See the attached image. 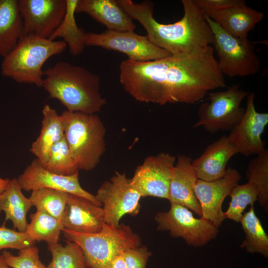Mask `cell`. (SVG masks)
Returning a JSON list of instances; mask_svg holds the SVG:
<instances>
[{
	"instance_id": "6da1fadb",
	"label": "cell",
	"mask_w": 268,
	"mask_h": 268,
	"mask_svg": "<svg viewBox=\"0 0 268 268\" xmlns=\"http://www.w3.org/2000/svg\"><path fill=\"white\" fill-rule=\"evenodd\" d=\"M119 69L124 89L141 102L195 104L210 91L226 87L211 45L147 62L127 59Z\"/></svg>"
},
{
	"instance_id": "7a4b0ae2",
	"label": "cell",
	"mask_w": 268,
	"mask_h": 268,
	"mask_svg": "<svg viewBox=\"0 0 268 268\" xmlns=\"http://www.w3.org/2000/svg\"><path fill=\"white\" fill-rule=\"evenodd\" d=\"M117 1L132 19L142 25L152 44L171 55L189 53L212 44L211 29L193 0L181 1L184 15L180 20L170 24L161 23L155 19L150 1L138 3L131 0Z\"/></svg>"
},
{
	"instance_id": "3957f363",
	"label": "cell",
	"mask_w": 268,
	"mask_h": 268,
	"mask_svg": "<svg viewBox=\"0 0 268 268\" xmlns=\"http://www.w3.org/2000/svg\"><path fill=\"white\" fill-rule=\"evenodd\" d=\"M44 73L42 87L69 112L96 114L106 103L100 91V77L87 69L61 61Z\"/></svg>"
},
{
	"instance_id": "277c9868",
	"label": "cell",
	"mask_w": 268,
	"mask_h": 268,
	"mask_svg": "<svg viewBox=\"0 0 268 268\" xmlns=\"http://www.w3.org/2000/svg\"><path fill=\"white\" fill-rule=\"evenodd\" d=\"M67 47L63 40L24 35L13 49L3 58L0 73L17 82L42 87L44 64L51 57L63 52Z\"/></svg>"
},
{
	"instance_id": "5b68a950",
	"label": "cell",
	"mask_w": 268,
	"mask_h": 268,
	"mask_svg": "<svg viewBox=\"0 0 268 268\" xmlns=\"http://www.w3.org/2000/svg\"><path fill=\"white\" fill-rule=\"evenodd\" d=\"M64 135L78 169H94L106 150L105 127L96 114L64 111Z\"/></svg>"
},
{
	"instance_id": "8992f818",
	"label": "cell",
	"mask_w": 268,
	"mask_h": 268,
	"mask_svg": "<svg viewBox=\"0 0 268 268\" xmlns=\"http://www.w3.org/2000/svg\"><path fill=\"white\" fill-rule=\"evenodd\" d=\"M62 232L67 240L80 247L86 268H108L126 250L141 245L139 236L125 224L114 227L104 223L101 230L96 233H81L65 228Z\"/></svg>"
},
{
	"instance_id": "52a82bcc",
	"label": "cell",
	"mask_w": 268,
	"mask_h": 268,
	"mask_svg": "<svg viewBox=\"0 0 268 268\" xmlns=\"http://www.w3.org/2000/svg\"><path fill=\"white\" fill-rule=\"evenodd\" d=\"M205 18L213 33L212 45L218 56L217 63L221 73L231 77H244L258 73L261 62L248 39L233 36L209 17Z\"/></svg>"
},
{
	"instance_id": "ba28073f",
	"label": "cell",
	"mask_w": 268,
	"mask_h": 268,
	"mask_svg": "<svg viewBox=\"0 0 268 268\" xmlns=\"http://www.w3.org/2000/svg\"><path fill=\"white\" fill-rule=\"evenodd\" d=\"M249 93L241 89L239 84H234L224 91L208 92L207 102L200 106L198 120L193 127H202L211 134L230 131L244 114L245 108L240 105Z\"/></svg>"
},
{
	"instance_id": "9c48e42d",
	"label": "cell",
	"mask_w": 268,
	"mask_h": 268,
	"mask_svg": "<svg viewBox=\"0 0 268 268\" xmlns=\"http://www.w3.org/2000/svg\"><path fill=\"white\" fill-rule=\"evenodd\" d=\"M170 204L168 211L158 212L154 217L158 230L168 231L172 237H181L194 247L203 246L216 237L218 228L209 221L196 218L184 206Z\"/></svg>"
},
{
	"instance_id": "30bf717a",
	"label": "cell",
	"mask_w": 268,
	"mask_h": 268,
	"mask_svg": "<svg viewBox=\"0 0 268 268\" xmlns=\"http://www.w3.org/2000/svg\"><path fill=\"white\" fill-rule=\"evenodd\" d=\"M104 211V222L117 227L125 215L138 214L141 196L133 183L124 173L117 172L105 181L95 195Z\"/></svg>"
},
{
	"instance_id": "8fae6325",
	"label": "cell",
	"mask_w": 268,
	"mask_h": 268,
	"mask_svg": "<svg viewBox=\"0 0 268 268\" xmlns=\"http://www.w3.org/2000/svg\"><path fill=\"white\" fill-rule=\"evenodd\" d=\"M85 45L118 51L126 55L128 60L136 62L156 60L171 55L152 44L146 36L138 35L134 31L107 29L100 33L86 32Z\"/></svg>"
},
{
	"instance_id": "7c38bea8",
	"label": "cell",
	"mask_w": 268,
	"mask_h": 268,
	"mask_svg": "<svg viewBox=\"0 0 268 268\" xmlns=\"http://www.w3.org/2000/svg\"><path fill=\"white\" fill-rule=\"evenodd\" d=\"M24 35L49 39L63 21L66 0H18Z\"/></svg>"
},
{
	"instance_id": "4fadbf2b",
	"label": "cell",
	"mask_w": 268,
	"mask_h": 268,
	"mask_svg": "<svg viewBox=\"0 0 268 268\" xmlns=\"http://www.w3.org/2000/svg\"><path fill=\"white\" fill-rule=\"evenodd\" d=\"M176 157L162 152L146 157L137 167L131 180L141 198L153 197L168 200L169 187Z\"/></svg>"
},
{
	"instance_id": "5bb4252c",
	"label": "cell",
	"mask_w": 268,
	"mask_h": 268,
	"mask_svg": "<svg viewBox=\"0 0 268 268\" xmlns=\"http://www.w3.org/2000/svg\"><path fill=\"white\" fill-rule=\"evenodd\" d=\"M255 96L254 92L248 94L244 114L227 136L237 153L247 156L258 155L265 149L262 135L268 124V113L256 110Z\"/></svg>"
},
{
	"instance_id": "9a60e30c",
	"label": "cell",
	"mask_w": 268,
	"mask_h": 268,
	"mask_svg": "<svg viewBox=\"0 0 268 268\" xmlns=\"http://www.w3.org/2000/svg\"><path fill=\"white\" fill-rule=\"evenodd\" d=\"M241 178L237 170L228 167L224 176L219 179L211 181L198 179L195 192L201 207V217L218 228L226 219L222 211L223 202Z\"/></svg>"
},
{
	"instance_id": "2e32d148",
	"label": "cell",
	"mask_w": 268,
	"mask_h": 268,
	"mask_svg": "<svg viewBox=\"0 0 268 268\" xmlns=\"http://www.w3.org/2000/svg\"><path fill=\"white\" fill-rule=\"evenodd\" d=\"M22 190L29 192L41 188H49L85 198L101 206L95 195L83 189L78 173L70 176L57 174L46 170L37 159L33 160L16 179Z\"/></svg>"
},
{
	"instance_id": "e0dca14e",
	"label": "cell",
	"mask_w": 268,
	"mask_h": 268,
	"mask_svg": "<svg viewBox=\"0 0 268 268\" xmlns=\"http://www.w3.org/2000/svg\"><path fill=\"white\" fill-rule=\"evenodd\" d=\"M61 222L64 228L81 233H96L103 228L104 211L83 197L69 194Z\"/></svg>"
},
{
	"instance_id": "ac0fdd59",
	"label": "cell",
	"mask_w": 268,
	"mask_h": 268,
	"mask_svg": "<svg viewBox=\"0 0 268 268\" xmlns=\"http://www.w3.org/2000/svg\"><path fill=\"white\" fill-rule=\"evenodd\" d=\"M192 162V158L185 155L177 157L172 172L168 200L170 203L186 207L201 217V207L195 192L198 178Z\"/></svg>"
},
{
	"instance_id": "d6986e66",
	"label": "cell",
	"mask_w": 268,
	"mask_h": 268,
	"mask_svg": "<svg viewBox=\"0 0 268 268\" xmlns=\"http://www.w3.org/2000/svg\"><path fill=\"white\" fill-rule=\"evenodd\" d=\"M237 154L228 136L224 135L208 145L199 157L192 160V165L198 179L214 181L224 176L229 160Z\"/></svg>"
},
{
	"instance_id": "ffe728a7",
	"label": "cell",
	"mask_w": 268,
	"mask_h": 268,
	"mask_svg": "<svg viewBox=\"0 0 268 268\" xmlns=\"http://www.w3.org/2000/svg\"><path fill=\"white\" fill-rule=\"evenodd\" d=\"M86 13L108 30L134 31L136 25L115 0H78L75 13Z\"/></svg>"
},
{
	"instance_id": "44dd1931",
	"label": "cell",
	"mask_w": 268,
	"mask_h": 268,
	"mask_svg": "<svg viewBox=\"0 0 268 268\" xmlns=\"http://www.w3.org/2000/svg\"><path fill=\"white\" fill-rule=\"evenodd\" d=\"M209 17L230 35L247 39L248 34L265 17V14L246 5V2L210 14Z\"/></svg>"
},
{
	"instance_id": "7402d4cb",
	"label": "cell",
	"mask_w": 268,
	"mask_h": 268,
	"mask_svg": "<svg viewBox=\"0 0 268 268\" xmlns=\"http://www.w3.org/2000/svg\"><path fill=\"white\" fill-rule=\"evenodd\" d=\"M22 190L16 178L9 180L6 188L0 193V212L5 213L4 222L10 220L15 229L25 232L28 224L27 213L33 205Z\"/></svg>"
},
{
	"instance_id": "603a6c76",
	"label": "cell",
	"mask_w": 268,
	"mask_h": 268,
	"mask_svg": "<svg viewBox=\"0 0 268 268\" xmlns=\"http://www.w3.org/2000/svg\"><path fill=\"white\" fill-rule=\"evenodd\" d=\"M42 114L43 118L40 134L32 143L30 150L43 165L47 160L52 146L65 135L61 115L55 109L46 104Z\"/></svg>"
},
{
	"instance_id": "cb8c5ba5",
	"label": "cell",
	"mask_w": 268,
	"mask_h": 268,
	"mask_svg": "<svg viewBox=\"0 0 268 268\" xmlns=\"http://www.w3.org/2000/svg\"><path fill=\"white\" fill-rule=\"evenodd\" d=\"M24 35L18 0H0V56H7Z\"/></svg>"
},
{
	"instance_id": "d4e9b609",
	"label": "cell",
	"mask_w": 268,
	"mask_h": 268,
	"mask_svg": "<svg viewBox=\"0 0 268 268\" xmlns=\"http://www.w3.org/2000/svg\"><path fill=\"white\" fill-rule=\"evenodd\" d=\"M78 0H66L67 10L65 17L59 26L50 37L55 40L62 37L68 47L70 53L73 56L81 54L85 47V38L86 32L77 25L75 13Z\"/></svg>"
},
{
	"instance_id": "484cf974",
	"label": "cell",
	"mask_w": 268,
	"mask_h": 268,
	"mask_svg": "<svg viewBox=\"0 0 268 268\" xmlns=\"http://www.w3.org/2000/svg\"><path fill=\"white\" fill-rule=\"evenodd\" d=\"M240 223L245 235L240 247L248 253L260 254L268 258V236L256 214L254 205L243 214Z\"/></svg>"
},
{
	"instance_id": "4316f807",
	"label": "cell",
	"mask_w": 268,
	"mask_h": 268,
	"mask_svg": "<svg viewBox=\"0 0 268 268\" xmlns=\"http://www.w3.org/2000/svg\"><path fill=\"white\" fill-rule=\"evenodd\" d=\"M25 233L35 242L44 241L48 245L59 243L60 236L64 228L62 222L42 211L37 210L30 216Z\"/></svg>"
},
{
	"instance_id": "83f0119b",
	"label": "cell",
	"mask_w": 268,
	"mask_h": 268,
	"mask_svg": "<svg viewBox=\"0 0 268 268\" xmlns=\"http://www.w3.org/2000/svg\"><path fill=\"white\" fill-rule=\"evenodd\" d=\"M68 194L59 190L41 188L31 191L29 199L37 210L46 212L61 221Z\"/></svg>"
},
{
	"instance_id": "f1b7e54d",
	"label": "cell",
	"mask_w": 268,
	"mask_h": 268,
	"mask_svg": "<svg viewBox=\"0 0 268 268\" xmlns=\"http://www.w3.org/2000/svg\"><path fill=\"white\" fill-rule=\"evenodd\" d=\"M248 182L254 184L259 192L258 201L267 212L268 210V150L265 149L251 159L247 167Z\"/></svg>"
},
{
	"instance_id": "f546056e",
	"label": "cell",
	"mask_w": 268,
	"mask_h": 268,
	"mask_svg": "<svg viewBox=\"0 0 268 268\" xmlns=\"http://www.w3.org/2000/svg\"><path fill=\"white\" fill-rule=\"evenodd\" d=\"M52 259L47 268H86L82 250L76 243L67 241L64 246L58 243L48 245Z\"/></svg>"
},
{
	"instance_id": "4dcf8cb0",
	"label": "cell",
	"mask_w": 268,
	"mask_h": 268,
	"mask_svg": "<svg viewBox=\"0 0 268 268\" xmlns=\"http://www.w3.org/2000/svg\"><path fill=\"white\" fill-rule=\"evenodd\" d=\"M258 196L257 187L251 182L235 186L229 195L231 200L226 211L224 212L225 218L240 222L246 207L248 205H254L258 201Z\"/></svg>"
},
{
	"instance_id": "1f68e13d",
	"label": "cell",
	"mask_w": 268,
	"mask_h": 268,
	"mask_svg": "<svg viewBox=\"0 0 268 268\" xmlns=\"http://www.w3.org/2000/svg\"><path fill=\"white\" fill-rule=\"evenodd\" d=\"M42 166L49 171L61 175L70 176L78 173V166L65 136L52 146L47 161Z\"/></svg>"
},
{
	"instance_id": "d6a6232c",
	"label": "cell",
	"mask_w": 268,
	"mask_h": 268,
	"mask_svg": "<svg viewBox=\"0 0 268 268\" xmlns=\"http://www.w3.org/2000/svg\"><path fill=\"white\" fill-rule=\"evenodd\" d=\"M1 256L11 268H47L40 261L39 249L35 245L19 250L17 256L6 250L2 252Z\"/></svg>"
},
{
	"instance_id": "836d02e7",
	"label": "cell",
	"mask_w": 268,
	"mask_h": 268,
	"mask_svg": "<svg viewBox=\"0 0 268 268\" xmlns=\"http://www.w3.org/2000/svg\"><path fill=\"white\" fill-rule=\"evenodd\" d=\"M36 242L25 232H21L5 226V222L0 226V251L3 249H14L21 250L35 245Z\"/></svg>"
},
{
	"instance_id": "e575fe53",
	"label": "cell",
	"mask_w": 268,
	"mask_h": 268,
	"mask_svg": "<svg viewBox=\"0 0 268 268\" xmlns=\"http://www.w3.org/2000/svg\"><path fill=\"white\" fill-rule=\"evenodd\" d=\"M127 268H146L151 253L145 246L130 248L123 254Z\"/></svg>"
},
{
	"instance_id": "d590c367",
	"label": "cell",
	"mask_w": 268,
	"mask_h": 268,
	"mask_svg": "<svg viewBox=\"0 0 268 268\" xmlns=\"http://www.w3.org/2000/svg\"><path fill=\"white\" fill-rule=\"evenodd\" d=\"M204 17L245 2L244 0H193Z\"/></svg>"
},
{
	"instance_id": "8d00e7d4",
	"label": "cell",
	"mask_w": 268,
	"mask_h": 268,
	"mask_svg": "<svg viewBox=\"0 0 268 268\" xmlns=\"http://www.w3.org/2000/svg\"><path fill=\"white\" fill-rule=\"evenodd\" d=\"M108 268H127L122 254L115 258Z\"/></svg>"
},
{
	"instance_id": "74e56055",
	"label": "cell",
	"mask_w": 268,
	"mask_h": 268,
	"mask_svg": "<svg viewBox=\"0 0 268 268\" xmlns=\"http://www.w3.org/2000/svg\"><path fill=\"white\" fill-rule=\"evenodd\" d=\"M9 180L8 179H2L0 177V193L3 192L6 188Z\"/></svg>"
},
{
	"instance_id": "f35d334b",
	"label": "cell",
	"mask_w": 268,
	"mask_h": 268,
	"mask_svg": "<svg viewBox=\"0 0 268 268\" xmlns=\"http://www.w3.org/2000/svg\"><path fill=\"white\" fill-rule=\"evenodd\" d=\"M0 268H11L5 264L1 255H0Z\"/></svg>"
}]
</instances>
